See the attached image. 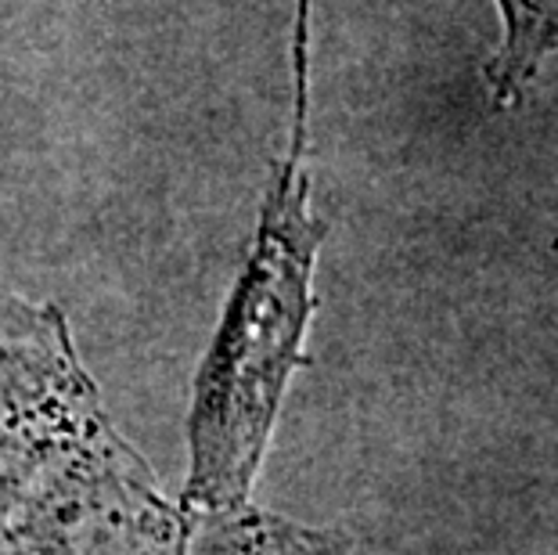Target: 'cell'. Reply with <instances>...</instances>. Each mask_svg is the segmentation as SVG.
<instances>
[{
  "label": "cell",
  "instance_id": "cell-1",
  "mask_svg": "<svg viewBox=\"0 0 558 555\" xmlns=\"http://www.w3.org/2000/svg\"><path fill=\"white\" fill-rule=\"evenodd\" d=\"M311 11L314 0H295L292 69L295 120L292 148L267 192L253 256L223 306L217 339L195 379L187 422L192 472L187 505L239 509L248 498L264 444L275 422L289 372L300 361L303 325L311 317V270L325 224L306 206V101H311Z\"/></svg>",
  "mask_w": 558,
  "mask_h": 555
},
{
  "label": "cell",
  "instance_id": "cell-2",
  "mask_svg": "<svg viewBox=\"0 0 558 555\" xmlns=\"http://www.w3.org/2000/svg\"><path fill=\"white\" fill-rule=\"evenodd\" d=\"M497 8L505 37L486 62V84L494 101L508 109L522 101L537 69L558 55V0H497Z\"/></svg>",
  "mask_w": 558,
  "mask_h": 555
}]
</instances>
